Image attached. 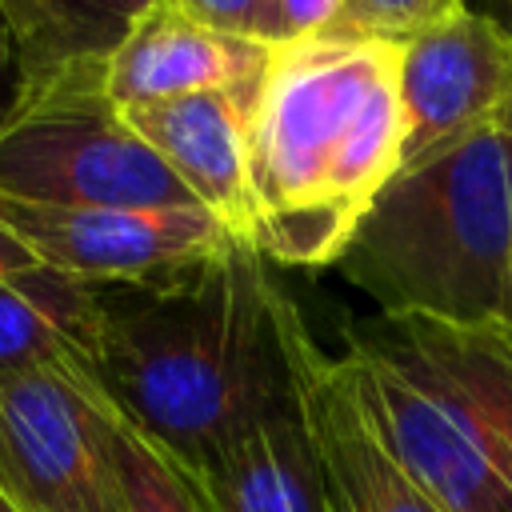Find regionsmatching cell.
I'll return each mask as SVG.
<instances>
[{"mask_svg":"<svg viewBox=\"0 0 512 512\" xmlns=\"http://www.w3.org/2000/svg\"><path fill=\"white\" fill-rule=\"evenodd\" d=\"M344 0H268V44L316 36L336 24Z\"/></svg>","mask_w":512,"mask_h":512,"instance_id":"obj_19","label":"cell"},{"mask_svg":"<svg viewBox=\"0 0 512 512\" xmlns=\"http://www.w3.org/2000/svg\"><path fill=\"white\" fill-rule=\"evenodd\" d=\"M348 344L408 376L512 480V324L372 316Z\"/></svg>","mask_w":512,"mask_h":512,"instance_id":"obj_7","label":"cell"},{"mask_svg":"<svg viewBox=\"0 0 512 512\" xmlns=\"http://www.w3.org/2000/svg\"><path fill=\"white\" fill-rule=\"evenodd\" d=\"M304 416L332 512H440L368 424L340 356L312 352L304 372Z\"/></svg>","mask_w":512,"mask_h":512,"instance_id":"obj_12","label":"cell"},{"mask_svg":"<svg viewBox=\"0 0 512 512\" xmlns=\"http://www.w3.org/2000/svg\"><path fill=\"white\" fill-rule=\"evenodd\" d=\"M12 96H16V52H12V40L0 24V116L8 112Z\"/></svg>","mask_w":512,"mask_h":512,"instance_id":"obj_22","label":"cell"},{"mask_svg":"<svg viewBox=\"0 0 512 512\" xmlns=\"http://www.w3.org/2000/svg\"><path fill=\"white\" fill-rule=\"evenodd\" d=\"M252 92H196L124 108L128 128L232 232L248 236V104Z\"/></svg>","mask_w":512,"mask_h":512,"instance_id":"obj_11","label":"cell"},{"mask_svg":"<svg viewBox=\"0 0 512 512\" xmlns=\"http://www.w3.org/2000/svg\"><path fill=\"white\" fill-rule=\"evenodd\" d=\"M268 56L272 44L220 32L172 0H156L104 56V88L120 112L196 92H252Z\"/></svg>","mask_w":512,"mask_h":512,"instance_id":"obj_10","label":"cell"},{"mask_svg":"<svg viewBox=\"0 0 512 512\" xmlns=\"http://www.w3.org/2000/svg\"><path fill=\"white\" fill-rule=\"evenodd\" d=\"M508 324H512V280H508Z\"/></svg>","mask_w":512,"mask_h":512,"instance_id":"obj_25","label":"cell"},{"mask_svg":"<svg viewBox=\"0 0 512 512\" xmlns=\"http://www.w3.org/2000/svg\"><path fill=\"white\" fill-rule=\"evenodd\" d=\"M108 460L116 512H212L200 476L132 428L116 404L108 420Z\"/></svg>","mask_w":512,"mask_h":512,"instance_id":"obj_15","label":"cell"},{"mask_svg":"<svg viewBox=\"0 0 512 512\" xmlns=\"http://www.w3.org/2000/svg\"><path fill=\"white\" fill-rule=\"evenodd\" d=\"M0 24L16 52V76L80 52L64 0H0Z\"/></svg>","mask_w":512,"mask_h":512,"instance_id":"obj_16","label":"cell"},{"mask_svg":"<svg viewBox=\"0 0 512 512\" xmlns=\"http://www.w3.org/2000/svg\"><path fill=\"white\" fill-rule=\"evenodd\" d=\"M172 4L220 32H236L268 44V0H172Z\"/></svg>","mask_w":512,"mask_h":512,"instance_id":"obj_20","label":"cell"},{"mask_svg":"<svg viewBox=\"0 0 512 512\" xmlns=\"http://www.w3.org/2000/svg\"><path fill=\"white\" fill-rule=\"evenodd\" d=\"M340 364L384 448L440 512H512V480L436 408L432 396L364 348L348 344Z\"/></svg>","mask_w":512,"mask_h":512,"instance_id":"obj_8","label":"cell"},{"mask_svg":"<svg viewBox=\"0 0 512 512\" xmlns=\"http://www.w3.org/2000/svg\"><path fill=\"white\" fill-rule=\"evenodd\" d=\"M508 44L512 28L468 8L400 44L404 160L492 128L508 84Z\"/></svg>","mask_w":512,"mask_h":512,"instance_id":"obj_9","label":"cell"},{"mask_svg":"<svg viewBox=\"0 0 512 512\" xmlns=\"http://www.w3.org/2000/svg\"><path fill=\"white\" fill-rule=\"evenodd\" d=\"M80 52H112V44L124 36V28L148 12L156 0H64Z\"/></svg>","mask_w":512,"mask_h":512,"instance_id":"obj_18","label":"cell"},{"mask_svg":"<svg viewBox=\"0 0 512 512\" xmlns=\"http://www.w3.org/2000/svg\"><path fill=\"white\" fill-rule=\"evenodd\" d=\"M456 12H464V0H344L332 28L404 44L416 32L444 24Z\"/></svg>","mask_w":512,"mask_h":512,"instance_id":"obj_17","label":"cell"},{"mask_svg":"<svg viewBox=\"0 0 512 512\" xmlns=\"http://www.w3.org/2000/svg\"><path fill=\"white\" fill-rule=\"evenodd\" d=\"M320 344L248 236L148 284H100L96 380L120 416L192 472L300 408Z\"/></svg>","mask_w":512,"mask_h":512,"instance_id":"obj_1","label":"cell"},{"mask_svg":"<svg viewBox=\"0 0 512 512\" xmlns=\"http://www.w3.org/2000/svg\"><path fill=\"white\" fill-rule=\"evenodd\" d=\"M8 224L40 264L88 284H148L216 256L236 232L208 208H52L0 196Z\"/></svg>","mask_w":512,"mask_h":512,"instance_id":"obj_6","label":"cell"},{"mask_svg":"<svg viewBox=\"0 0 512 512\" xmlns=\"http://www.w3.org/2000/svg\"><path fill=\"white\" fill-rule=\"evenodd\" d=\"M40 260L32 256V248L8 228L0 224V276H12V272H24V268H36Z\"/></svg>","mask_w":512,"mask_h":512,"instance_id":"obj_21","label":"cell"},{"mask_svg":"<svg viewBox=\"0 0 512 512\" xmlns=\"http://www.w3.org/2000/svg\"><path fill=\"white\" fill-rule=\"evenodd\" d=\"M196 476L212 512H332L304 400L240 436Z\"/></svg>","mask_w":512,"mask_h":512,"instance_id":"obj_14","label":"cell"},{"mask_svg":"<svg viewBox=\"0 0 512 512\" xmlns=\"http://www.w3.org/2000/svg\"><path fill=\"white\" fill-rule=\"evenodd\" d=\"M332 268L380 316L508 324L512 140L484 128L404 160Z\"/></svg>","mask_w":512,"mask_h":512,"instance_id":"obj_3","label":"cell"},{"mask_svg":"<svg viewBox=\"0 0 512 512\" xmlns=\"http://www.w3.org/2000/svg\"><path fill=\"white\" fill-rule=\"evenodd\" d=\"M100 284L36 264L0 276V380L36 368L96 376Z\"/></svg>","mask_w":512,"mask_h":512,"instance_id":"obj_13","label":"cell"},{"mask_svg":"<svg viewBox=\"0 0 512 512\" xmlns=\"http://www.w3.org/2000/svg\"><path fill=\"white\" fill-rule=\"evenodd\" d=\"M492 132L512 140V44H508V84H504V100H500V108L492 116Z\"/></svg>","mask_w":512,"mask_h":512,"instance_id":"obj_23","label":"cell"},{"mask_svg":"<svg viewBox=\"0 0 512 512\" xmlns=\"http://www.w3.org/2000/svg\"><path fill=\"white\" fill-rule=\"evenodd\" d=\"M112 400L84 368L0 380V492L20 512H116Z\"/></svg>","mask_w":512,"mask_h":512,"instance_id":"obj_5","label":"cell"},{"mask_svg":"<svg viewBox=\"0 0 512 512\" xmlns=\"http://www.w3.org/2000/svg\"><path fill=\"white\" fill-rule=\"evenodd\" d=\"M104 56L76 52L16 76L0 116V196L52 208H204L112 104Z\"/></svg>","mask_w":512,"mask_h":512,"instance_id":"obj_4","label":"cell"},{"mask_svg":"<svg viewBox=\"0 0 512 512\" xmlns=\"http://www.w3.org/2000/svg\"><path fill=\"white\" fill-rule=\"evenodd\" d=\"M400 44L340 28L272 44L248 104V240L268 264L332 268L404 164Z\"/></svg>","mask_w":512,"mask_h":512,"instance_id":"obj_2","label":"cell"},{"mask_svg":"<svg viewBox=\"0 0 512 512\" xmlns=\"http://www.w3.org/2000/svg\"><path fill=\"white\" fill-rule=\"evenodd\" d=\"M0 512H20V508H16V504H12V500L0 492Z\"/></svg>","mask_w":512,"mask_h":512,"instance_id":"obj_24","label":"cell"}]
</instances>
